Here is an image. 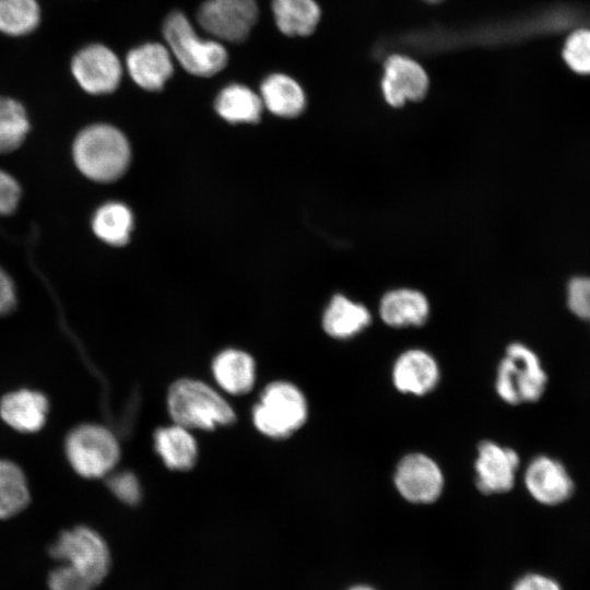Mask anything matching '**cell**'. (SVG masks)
<instances>
[{"instance_id":"obj_4","label":"cell","mask_w":590,"mask_h":590,"mask_svg":"<svg viewBox=\"0 0 590 590\" xmlns=\"http://www.w3.org/2000/svg\"><path fill=\"white\" fill-rule=\"evenodd\" d=\"M163 35L178 62L191 74L211 76L227 63L225 47L219 42L199 37L187 16L179 11L167 15Z\"/></svg>"},{"instance_id":"obj_15","label":"cell","mask_w":590,"mask_h":590,"mask_svg":"<svg viewBox=\"0 0 590 590\" xmlns=\"http://www.w3.org/2000/svg\"><path fill=\"white\" fill-rule=\"evenodd\" d=\"M126 64L132 80L148 91L163 88L174 71L169 50L158 43L144 44L130 50Z\"/></svg>"},{"instance_id":"obj_1","label":"cell","mask_w":590,"mask_h":590,"mask_svg":"<svg viewBox=\"0 0 590 590\" xmlns=\"http://www.w3.org/2000/svg\"><path fill=\"white\" fill-rule=\"evenodd\" d=\"M72 155L75 166L85 177L97 182H110L128 168L130 146L117 128L95 123L78 133Z\"/></svg>"},{"instance_id":"obj_13","label":"cell","mask_w":590,"mask_h":590,"mask_svg":"<svg viewBox=\"0 0 590 590\" xmlns=\"http://www.w3.org/2000/svg\"><path fill=\"white\" fill-rule=\"evenodd\" d=\"M381 87L390 105L401 106L406 101H418L424 97L428 79L417 62L408 57L394 55L385 63Z\"/></svg>"},{"instance_id":"obj_30","label":"cell","mask_w":590,"mask_h":590,"mask_svg":"<svg viewBox=\"0 0 590 590\" xmlns=\"http://www.w3.org/2000/svg\"><path fill=\"white\" fill-rule=\"evenodd\" d=\"M107 483L114 495L126 504L134 505L141 498V486L132 472L115 473L109 476Z\"/></svg>"},{"instance_id":"obj_2","label":"cell","mask_w":590,"mask_h":590,"mask_svg":"<svg viewBox=\"0 0 590 590\" xmlns=\"http://www.w3.org/2000/svg\"><path fill=\"white\" fill-rule=\"evenodd\" d=\"M169 414L176 424L188 429L210 430L235 421L228 402L206 384L180 379L172 385L167 396Z\"/></svg>"},{"instance_id":"obj_9","label":"cell","mask_w":590,"mask_h":590,"mask_svg":"<svg viewBox=\"0 0 590 590\" xmlns=\"http://www.w3.org/2000/svg\"><path fill=\"white\" fill-rule=\"evenodd\" d=\"M394 485L400 495L413 504H430L442 493L445 479L439 465L420 452L403 457L394 471Z\"/></svg>"},{"instance_id":"obj_5","label":"cell","mask_w":590,"mask_h":590,"mask_svg":"<svg viewBox=\"0 0 590 590\" xmlns=\"http://www.w3.org/2000/svg\"><path fill=\"white\" fill-rule=\"evenodd\" d=\"M308 413L303 392L287 381L269 384L252 411L259 432L272 438H284L300 428Z\"/></svg>"},{"instance_id":"obj_24","label":"cell","mask_w":590,"mask_h":590,"mask_svg":"<svg viewBox=\"0 0 590 590\" xmlns=\"http://www.w3.org/2000/svg\"><path fill=\"white\" fill-rule=\"evenodd\" d=\"M133 225L131 211L120 202H108L98 208L92 220L95 235L111 246L127 244Z\"/></svg>"},{"instance_id":"obj_17","label":"cell","mask_w":590,"mask_h":590,"mask_svg":"<svg viewBox=\"0 0 590 590\" xmlns=\"http://www.w3.org/2000/svg\"><path fill=\"white\" fill-rule=\"evenodd\" d=\"M385 323L394 328L421 326L429 315V304L418 291L400 288L387 293L379 306Z\"/></svg>"},{"instance_id":"obj_18","label":"cell","mask_w":590,"mask_h":590,"mask_svg":"<svg viewBox=\"0 0 590 590\" xmlns=\"http://www.w3.org/2000/svg\"><path fill=\"white\" fill-rule=\"evenodd\" d=\"M212 373L217 385L231 394L249 392L256 379L253 358L236 349L219 353L212 363Z\"/></svg>"},{"instance_id":"obj_19","label":"cell","mask_w":590,"mask_h":590,"mask_svg":"<svg viewBox=\"0 0 590 590\" xmlns=\"http://www.w3.org/2000/svg\"><path fill=\"white\" fill-rule=\"evenodd\" d=\"M371 321L369 310L344 295L332 297L324 310L322 327L335 339H349L363 331Z\"/></svg>"},{"instance_id":"obj_26","label":"cell","mask_w":590,"mask_h":590,"mask_svg":"<svg viewBox=\"0 0 590 590\" xmlns=\"http://www.w3.org/2000/svg\"><path fill=\"white\" fill-rule=\"evenodd\" d=\"M30 130L25 108L17 101L0 96V154L19 149Z\"/></svg>"},{"instance_id":"obj_3","label":"cell","mask_w":590,"mask_h":590,"mask_svg":"<svg viewBox=\"0 0 590 590\" xmlns=\"http://www.w3.org/2000/svg\"><path fill=\"white\" fill-rule=\"evenodd\" d=\"M547 374L538 354L520 342L506 349L497 368L495 389L508 404L539 401L547 387Z\"/></svg>"},{"instance_id":"obj_7","label":"cell","mask_w":590,"mask_h":590,"mask_svg":"<svg viewBox=\"0 0 590 590\" xmlns=\"http://www.w3.org/2000/svg\"><path fill=\"white\" fill-rule=\"evenodd\" d=\"M66 455L76 473L95 479L106 475L114 469L120 450L116 437L107 428L96 424H84L68 435Z\"/></svg>"},{"instance_id":"obj_23","label":"cell","mask_w":590,"mask_h":590,"mask_svg":"<svg viewBox=\"0 0 590 590\" xmlns=\"http://www.w3.org/2000/svg\"><path fill=\"white\" fill-rule=\"evenodd\" d=\"M262 107L261 97L240 84L223 88L215 102L217 114L229 122H257Z\"/></svg>"},{"instance_id":"obj_32","label":"cell","mask_w":590,"mask_h":590,"mask_svg":"<svg viewBox=\"0 0 590 590\" xmlns=\"http://www.w3.org/2000/svg\"><path fill=\"white\" fill-rule=\"evenodd\" d=\"M21 193L17 180L0 169V215H9L16 210Z\"/></svg>"},{"instance_id":"obj_6","label":"cell","mask_w":590,"mask_h":590,"mask_svg":"<svg viewBox=\"0 0 590 590\" xmlns=\"http://www.w3.org/2000/svg\"><path fill=\"white\" fill-rule=\"evenodd\" d=\"M51 557L70 566L94 587L106 577L110 554L105 540L88 527L63 531L49 548Z\"/></svg>"},{"instance_id":"obj_8","label":"cell","mask_w":590,"mask_h":590,"mask_svg":"<svg viewBox=\"0 0 590 590\" xmlns=\"http://www.w3.org/2000/svg\"><path fill=\"white\" fill-rule=\"evenodd\" d=\"M257 17L256 0H206L197 11V21L205 32L231 43L243 42Z\"/></svg>"},{"instance_id":"obj_28","label":"cell","mask_w":590,"mask_h":590,"mask_svg":"<svg viewBox=\"0 0 590 590\" xmlns=\"http://www.w3.org/2000/svg\"><path fill=\"white\" fill-rule=\"evenodd\" d=\"M565 302L569 312L590 322V274H574L565 284Z\"/></svg>"},{"instance_id":"obj_35","label":"cell","mask_w":590,"mask_h":590,"mask_svg":"<svg viewBox=\"0 0 590 590\" xmlns=\"http://www.w3.org/2000/svg\"><path fill=\"white\" fill-rule=\"evenodd\" d=\"M349 590H375V589L368 586H355Z\"/></svg>"},{"instance_id":"obj_33","label":"cell","mask_w":590,"mask_h":590,"mask_svg":"<svg viewBox=\"0 0 590 590\" xmlns=\"http://www.w3.org/2000/svg\"><path fill=\"white\" fill-rule=\"evenodd\" d=\"M15 306V286L8 273L0 268V316L10 314Z\"/></svg>"},{"instance_id":"obj_21","label":"cell","mask_w":590,"mask_h":590,"mask_svg":"<svg viewBox=\"0 0 590 590\" xmlns=\"http://www.w3.org/2000/svg\"><path fill=\"white\" fill-rule=\"evenodd\" d=\"M260 91L262 104L276 116L295 117L305 108L306 99L302 87L285 74L269 75L262 82Z\"/></svg>"},{"instance_id":"obj_31","label":"cell","mask_w":590,"mask_h":590,"mask_svg":"<svg viewBox=\"0 0 590 590\" xmlns=\"http://www.w3.org/2000/svg\"><path fill=\"white\" fill-rule=\"evenodd\" d=\"M48 586L50 590H93L95 588L86 578L66 564L50 573Z\"/></svg>"},{"instance_id":"obj_25","label":"cell","mask_w":590,"mask_h":590,"mask_svg":"<svg viewBox=\"0 0 590 590\" xmlns=\"http://www.w3.org/2000/svg\"><path fill=\"white\" fill-rule=\"evenodd\" d=\"M28 502V487L22 470L13 462L0 459V519L15 516Z\"/></svg>"},{"instance_id":"obj_29","label":"cell","mask_w":590,"mask_h":590,"mask_svg":"<svg viewBox=\"0 0 590 590\" xmlns=\"http://www.w3.org/2000/svg\"><path fill=\"white\" fill-rule=\"evenodd\" d=\"M563 57L571 70L580 74H589L590 31L579 30L573 33L564 46Z\"/></svg>"},{"instance_id":"obj_16","label":"cell","mask_w":590,"mask_h":590,"mask_svg":"<svg viewBox=\"0 0 590 590\" xmlns=\"http://www.w3.org/2000/svg\"><path fill=\"white\" fill-rule=\"evenodd\" d=\"M48 400L34 390L22 389L4 396L0 402V415L12 428L23 433L40 429L46 421Z\"/></svg>"},{"instance_id":"obj_11","label":"cell","mask_w":590,"mask_h":590,"mask_svg":"<svg viewBox=\"0 0 590 590\" xmlns=\"http://www.w3.org/2000/svg\"><path fill=\"white\" fill-rule=\"evenodd\" d=\"M523 480L531 497L545 506L567 502L576 489L574 479L564 463L546 455L536 456L529 462Z\"/></svg>"},{"instance_id":"obj_12","label":"cell","mask_w":590,"mask_h":590,"mask_svg":"<svg viewBox=\"0 0 590 590\" xmlns=\"http://www.w3.org/2000/svg\"><path fill=\"white\" fill-rule=\"evenodd\" d=\"M520 465L518 453L509 447L484 440L477 446L475 484L486 495L509 492Z\"/></svg>"},{"instance_id":"obj_22","label":"cell","mask_w":590,"mask_h":590,"mask_svg":"<svg viewBox=\"0 0 590 590\" xmlns=\"http://www.w3.org/2000/svg\"><path fill=\"white\" fill-rule=\"evenodd\" d=\"M272 11L278 28L287 36L311 34L320 19L315 0H272Z\"/></svg>"},{"instance_id":"obj_10","label":"cell","mask_w":590,"mask_h":590,"mask_svg":"<svg viewBox=\"0 0 590 590\" xmlns=\"http://www.w3.org/2000/svg\"><path fill=\"white\" fill-rule=\"evenodd\" d=\"M71 70L85 92L98 95L118 87L122 69L114 51L104 45L92 44L75 54Z\"/></svg>"},{"instance_id":"obj_14","label":"cell","mask_w":590,"mask_h":590,"mask_svg":"<svg viewBox=\"0 0 590 590\" xmlns=\"http://www.w3.org/2000/svg\"><path fill=\"white\" fill-rule=\"evenodd\" d=\"M439 378L436 359L420 349L403 352L392 368L393 385L401 393L424 396L436 388Z\"/></svg>"},{"instance_id":"obj_27","label":"cell","mask_w":590,"mask_h":590,"mask_svg":"<svg viewBox=\"0 0 590 590\" xmlns=\"http://www.w3.org/2000/svg\"><path fill=\"white\" fill-rule=\"evenodd\" d=\"M40 20L36 0H0V32L20 36L34 31Z\"/></svg>"},{"instance_id":"obj_34","label":"cell","mask_w":590,"mask_h":590,"mask_svg":"<svg viewBox=\"0 0 590 590\" xmlns=\"http://www.w3.org/2000/svg\"><path fill=\"white\" fill-rule=\"evenodd\" d=\"M511 590H560L559 585L543 575L529 574L521 577Z\"/></svg>"},{"instance_id":"obj_20","label":"cell","mask_w":590,"mask_h":590,"mask_svg":"<svg viewBox=\"0 0 590 590\" xmlns=\"http://www.w3.org/2000/svg\"><path fill=\"white\" fill-rule=\"evenodd\" d=\"M154 446L163 462L173 470H188L196 463L197 442L189 429L179 424L158 428Z\"/></svg>"},{"instance_id":"obj_37","label":"cell","mask_w":590,"mask_h":590,"mask_svg":"<svg viewBox=\"0 0 590 590\" xmlns=\"http://www.w3.org/2000/svg\"><path fill=\"white\" fill-rule=\"evenodd\" d=\"M590 323V322H589Z\"/></svg>"},{"instance_id":"obj_36","label":"cell","mask_w":590,"mask_h":590,"mask_svg":"<svg viewBox=\"0 0 590 590\" xmlns=\"http://www.w3.org/2000/svg\"><path fill=\"white\" fill-rule=\"evenodd\" d=\"M426 1H429V2H438V1H441V0H426Z\"/></svg>"}]
</instances>
